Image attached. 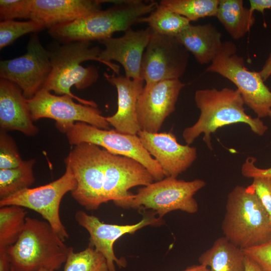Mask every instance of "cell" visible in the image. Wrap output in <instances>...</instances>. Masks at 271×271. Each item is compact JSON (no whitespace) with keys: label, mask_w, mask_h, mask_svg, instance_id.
Masks as SVG:
<instances>
[{"label":"cell","mask_w":271,"mask_h":271,"mask_svg":"<svg viewBox=\"0 0 271 271\" xmlns=\"http://www.w3.org/2000/svg\"><path fill=\"white\" fill-rule=\"evenodd\" d=\"M194 99L200 115L194 124L183 131L182 137L187 145H190L203 134V141L212 150L211 134L232 124H246L259 136H263L268 129L260 118L252 117L245 112L244 100L237 89H199L196 91Z\"/></svg>","instance_id":"1"},{"label":"cell","mask_w":271,"mask_h":271,"mask_svg":"<svg viewBox=\"0 0 271 271\" xmlns=\"http://www.w3.org/2000/svg\"><path fill=\"white\" fill-rule=\"evenodd\" d=\"M155 2L116 1L114 5L75 21L49 29L50 35L63 43L75 41H98L112 37L116 32L131 29L139 19L157 7Z\"/></svg>","instance_id":"2"},{"label":"cell","mask_w":271,"mask_h":271,"mask_svg":"<svg viewBox=\"0 0 271 271\" xmlns=\"http://www.w3.org/2000/svg\"><path fill=\"white\" fill-rule=\"evenodd\" d=\"M90 46L89 41H75L63 43L48 51L52 70L44 88L58 95H69L81 104L97 107L95 102L81 98L71 91L74 86L79 89H85L98 78L95 66L84 67L80 64L82 62L95 60L107 66L99 57L100 48Z\"/></svg>","instance_id":"3"},{"label":"cell","mask_w":271,"mask_h":271,"mask_svg":"<svg viewBox=\"0 0 271 271\" xmlns=\"http://www.w3.org/2000/svg\"><path fill=\"white\" fill-rule=\"evenodd\" d=\"M222 230L225 237L242 249L271 239L270 217L251 185L236 186L228 194Z\"/></svg>","instance_id":"4"},{"label":"cell","mask_w":271,"mask_h":271,"mask_svg":"<svg viewBox=\"0 0 271 271\" xmlns=\"http://www.w3.org/2000/svg\"><path fill=\"white\" fill-rule=\"evenodd\" d=\"M70 248L48 222L29 217L17 241L6 248L15 271L58 270Z\"/></svg>","instance_id":"5"},{"label":"cell","mask_w":271,"mask_h":271,"mask_svg":"<svg viewBox=\"0 0 271 271\" xmlns=\"http://www.w3.org/2000/svg\"><path fill=\"white\" fill-rule=\"evenodd\" d=\"M237 52V47L232 41L223 42L206 71L217 73L234 83L245 104L257 117L268 116L271 110V91L258 72L245 67L244 59Z\"/></svg>","instance_id":"6"},{"label":"cell","mask_w":271,"mask_h":271,"mask_svg":"<svg viewBox=\"0 0 271 271\" xmlns=\"http://www.w3.org/2000/svg\"><path fill=\"white\" fill-rule=\"evenodd\" d=\"M62 132L72 146L82 143L93 144L110 153L137 161L149 171L155 181L166 177L157 161L145 149L138 134L101 129L82 122H75Z\"/></svg>","instance_id":"7"},{"label":"cell","mask_w":271,"mask_h":271,"mask_svg":"<svg viewBox=\"0 0 271 271\" xmlns=\"http://www.w3.org/2000/svg\"><path fill=\"white\" fill-rule=\"evenodd\" d=\"M77 182L71 193L73 199L88 210L104 203V150L88 143L73 146L64 159Z\"/></svg>","instance_id":"8"},{"label":"cell","mask_w":271,"mask_h":271,"mask_svg":"<svg viewBox=\"0 0 271 271\" xmlns=\"http://www.w3.org/2000/svg\"><path fill=\"white\" fill-rule=\"evenodd\" d=\"M205 185L201 179L186 181L166 177L139 189L125 208L151 209L161 218L177 210L194 213L198 206L194 196Z\"/></svg>","instance_id":"9"},{"label":"cell","mask_w":271,"mask_h":271,"mask_svg":"<svg viewBox=\"0 0 271 271\" xmlns=\"http://www.w3.org/2000/svg\"><path fill=\"white\" fill-rule=\"evenodd\" d=\"M64 174L46 185L21 190L0 200V207L16 205L31 209L39 213L65 241L69 234L60 217L61 201L66 194L77 186L74 175L67 166Z\"/></svg>","instance_id":"10"},{"label":"cell","mask_w":271,"mask_h":271,"mask_svg":"<svg viewBox=\"0 0 271 271\" xmlns=\"http://www.w3.org/2000/svg\"><path fill=\"white\" fill-rule=\"evenodd\" d=\"M151 30L141 65V76L145 85L179 79L186 71L189 52L176 37Z\"/></svg>","instance_id":"11"},{"label":"cell","mask_w":271,"mask_h":271,"mask_svg":"<svg viewBox=\"0 0 271 271\" xmlns=\"http://www.w3.org/2000/svg\"><path fill=\"white\" fill-rule=\"evenodd\" d=\"M73 99L67 95H57L42 89L33 97L27 99L32 120L43 118L55 120L56 128L62 132L76 122L109 129L106 117L97 107L76 103Z\"/></svg>","instance_id":"12"},{"label":"cell","mask_w":271,"mask_h":271,"mask_svg":"<svg viewBox=\"0 0 271 271\" xmlns=\"http://www.w3.org/2000/svg\"><path fill=\"white\" fill-rule=\"evenodd\" d=\"M26 49L22 56L0 62V77L16 84L29 99L44 88L52 66L49 51L36 34L31 36Z\"/></svg>","instance_id":"13"},{"label":"cell","mask_w":271,"mask_h":271,"mask_svg":"<svg viewBox=\"0 0 271 271\" xmlns=\"http://www.w3.org/2000/svg\"><path fill=\"white\" fill-rule=\"evenodd\" d=\"M154 180L149 171L137 161L104 150V203L112 201L115 205L125 208L133 196L129 192L130 188L148 185Z\"/></svg>","instance_id":"14"},{"label":"cell","mask_w":271,"mask_h":271,"mask_svg":"<svg viewBox=\"0 0 271 271\" xmlns=\"http://www.w3.org/2000/svg\"><path fill=\"white\" fill-rule=\"evenodd\" d=\"M186 84L171 79L145 85L139 95L137 113L141 130L158 132L176 109L181 90Z\"/></svg>","instance_id":"15"},{"label":"cell","mask_w":271,"mask_h":271,"mask_svg":"<svg viewBox=\"0 0 271 271\" xmlns=\"http://www.w3.org/2000/svg\"><path fill=\"white\" fill-rule=\"evenodd\" d=\"M78 224L85 228L90 235L89 244L93 246L105 258L110 271H116L115 263L119 267H125V259L118 258L113 251V244L125 234H130L148 225L163 223L162 218L154 215L145 216L140 222L130 225H117L105 223L97 217L79 210L75 214Z\"/></svg>","instance_id":"16"},{"label":"cell","mask_w":271,"mask_h":271,"mask_svg":"<svg viewBox=\"0 0 271 271\" xmlns=\"http://www.w3.org/2000/svg\"><path fill=\"white\" fill-rule=\"evenodd\" d=\"M151 33L149 27L138 31L130 29L121 37L101 40L99 42L105 48L101 51L99 57L114 74L119 75V66L111 62L112 60L119 62L123 66L126 77L143 80L141 76L142 62Z\"/></svg>","instance_id":"17"},{"label":"cell","mask_w":271,"mask_h":271,"mask_svg":"<svg viewBox=\"0 0 271 271\" xmlns=\"http://www.w3.org/2000/svg\"><path fill=\"white\" fill-rule=\"evenodd\" d=\"M138 136L148 152L157 161L166 177L177 178L186 171L197 157V149L177 141L173 132H149Z\"/></svg>","instance_id":"18"},{"label":"cell","mask_w":271,"mask_h":271,"mask_svg":"<svg viewBox=\"0 0 271 271\" xmlns=\"http://www.w3.org/2000/svg\"><path fill=\"white\" fill-rule=\"evenodd\" d=\"M106 80L114 86L117 92V109L112 115L106 117L110 125L118 132L138 134L141 130L137 117L138 97L144 88L143 80H134L125 76L104 73Z\"/></svg>","instance_id":"19"},{"label":"cell","mask_w":271,"mask_h":271,"mask_svg":"<svg viewBox=\"0 0 271 271\" xmlns=\"http://www.w3.org/2000/svg\"><path fill=\"white\" fill-rule=\"evenodd\" d=\"M27 99L16 84L0 79V128L16 130L29 137L36 136L38 127L33 123Z\"/></svg>","instance_id":"20"},{"label":"cell","mask_w":271,"mask_h":271,"mask_svg":"<svg viewBox=\"0 0 271 271\" xmlns=\"http://www.w3.org/2000/svg\"><path fill=\"white\" fill-rule=\"evenodd\" d=\"M100 0H32L30 20L49 29L101 10Z\"/></svg>","instance_id":"21"},{"label":"cell","mask_w":271,"mask_h":271,"mask_svg":"<svg viewBox=\"0 0 271 271\" xmlns=\"http://www.w3.org/2000/svg\"><path fill=\"white\" fill-rule=\"evenodd\" d=\"M221 33L210 23L190 25L176 37L200 64L211 63L223 42Z\"/></svg>","instance_id":"22"},{"label":"cell","mask_w":271,"mask_h":271,"mask_svg":"<svg viewBox=\"0 0 271 271\" xmlns=\"http://www.w3.org/2000/svg\"><path fill=\"white\" fill-rule=\"evenodd\" d=\"M245 257L242 249L223 236L217 239L198 260L200 264L209 267V271H245Z\"/></svg>","instance_id":"23"},{"label":"cell","mask_w":271,"mask_h":271,"mask_svg":"<svg viewBox=\"0 0 271 271\" xmlns=\"http://www.w3.org/2000/svg\"><path fill=\"white\" fill-rule=\"evenodd\" d=\"M216 17L234 40H239L254 24V12L245 8L242 0H220Z\"/></svg>","instance_id":"24"},{"label":"cell","mask_w":271,"mask_h":271,"mask_svg":"<svg viewBox=\"0 0 271 271\" xmlns=\"http://www.w3.org/2000/svg\"><path fill=\"white\" fill-rule=\"evenodd\" d=\"M35 163L36 160L31 159L24 160L18 167L0 169V200L29 188L34 184Z\"/></svg>","instance_id":"25"},{"label":"cell","mask_w":271,"mask_h":271,"mask_svg":"<svg viewBox=\"0 0 271 271\" xmlns=\"http://www.w3.org/2000/svg\"><path fill=\"white\" fill-rule=\"evenodd\" d=\"M139 23H146L153 31L167 36L176 37L190 24L185 17L160 4L147 17L140 18Z\"/></svg>","instance_id":"26"},{"label":"cell","mask_w":271,"mask_h":271,"mask_svg":"<svg viewBox=\"0 0 271 271\" xmlns=\"http://www.w3.org/2000/svg\"><path fill=\"white\" fill-rule=\"evenodd\" d=\"M27 212L16 205L0 207V248L14 244L25 225Z\"/></svg>","instance_id":"27"},{"label":"cell","mask_w":271,"mask_h":271,"mask_svg":"<svg viewBox=\"0 0 271 271\" xmlns=\"http://www.w3.org/2000/svg\"><path fill=\"white\" fill-rule=\"evenodd\" d=\"M220 0H162L160 3L190 22L216 17Z\"/></svg>","instance_id":"28"},{"label":"cell","mask_w":271,"mask_h":271,"mask_svg":"<svg viewBox=\"0 0 271 271\" xmlns=\"http://www.w3.org/2000/svg\"><path fill=\"white\" fill-rule=\"evenodd\" d=\"M63 271H110L104 256L93 246L79 252L71 247Z\"/></svg>","instance_id":"29"},{"label":"cell","mask_w":271,"mask_h":271,"mask_svg":"<svg viewBox=\"0 0 271 271\" xmlns=\"http://www.w3.org/2000/svg\"><path fill=\"white\" fill-rule=\"evenodd\" d=\"M45 28L39 22L30 20L25 22L15 20L0 23V49L12 44L20 37L29 33L37 32Z\"/></svg>","instance_id":"30"},{"label":"cell","mask_w":271,"mask_h":271,"mask_svg":"<svg viewBox=\"0 0 271 271\" xmlns=\"http://www.w3.org/2000/svg\"><path fill=\"white\" fill-rule=\"evenodd\" d=\"M23 161L14 139L7 131L0 130V169L18 167Z\"/></svg>","instance_id":"31"},{"label":"cell","mask_w":271,"mask_h":271,"mask_svg":"<svg viewBox=\"0 0 271 271\" xmlns=\"http://www.w3.org/2000/svg\"><path fill=\"white\" fill-rule=\"evenodd\" d=\"M32 0H1L0 19H30Z\"/></svg>","instance_id":"32"},{"label":"cell","mask_w":271,"mask_h":271,"mask_svg":"<svg viewBox=\"0 0 271 271\" xmlns=\"http://www.w3.org/2000/svg\"><path fill=\"white\" fill-rule=\"evenodd\" d=\"M243 250L263 271H271V239L262 244Z\"/></svg>","instance_id":"33"},{"label":"cell","mask_w":271,"mask_h":271,"mask_svg":"<svg viewBox=\"0 0 271 271\" xmlns=\"http://www.w3.org/2000/svg\"><path fill=\"white\" fill-rule=\"evenodd\" d=\"M251 186L271 220V179L265 177L255 178L253 179Z\"/></svg>","instance_id":"34"},{"label":"cell","mask_w":271,"mask_h":271,"mask_svg":"<svg viewBox=\"0 0 271 271\" xmlns=\"http://www.w3.org/2000/svg\"><path fill=\"white\" fill-rule=\"evenodd\" d=\"M256 159L253 157L247 158L242 164L241 172L243 176L248 178L265 177L271 179V168L261 169L255 166Z\"/></svg>","instance_id":"35"},{"label":"cell","mask_w":271,"mask_h":271,"mask_svg":"<svg viewBox=\"0 0 271 271\" xmlns=\"http://www.w3.org/2000/svg\"><path fill=\"white\" fill-rule=\"evenodd\" d=\"M249 10L263 14L265 10L271 9V0H249Z\"/></svg>","instance_id":"36"},{"label":"cell","mask_w":271,"mask_h":271,"mask_svg":"<svg viewBox=\"0 0 271 271\" xmlns=\"http://www.w3.org/2000/svg\"><path fill=\"white\" fill-rule=\"evenodd\" d=\"M11 264L6 248H0V271H11Z\"/></svg>","instance_id":"37"},{"label":"cell","mask_w":271,"mask_h":271,"mask_svg":"<svg viewBox=\"0 0 271 271\" xmlns=\"http://www.w3.org/2000/svg\"><path fill=\"white\" fill-rule=\"evenodd\" d=\"M258 72L264 81L271 76V53Z\"/></svg>","instance_id":"38"},{"label":"cell","mask_w":271,"mask_h":271,"mask_svg":"<svg viewBox=\"0 0 271 271\" xmlns=\"http://www.w3.org/2000/svg\"><path fill=\"white\" fill-rule=\"evenodd\" d=\"M245 271H263L260 266L252 259L245 255Z\"/></svg>","instance_id":"39"},{"label":"cell","mask_w":271,"mask_h":271,"mask_svg":"<svg viewBox=\"0 0 271 271\" xmlns=\"http://www.w3.org/2000/svg\"><path fill=\"white\" fill-rule=\"evenodd\" d=\"M181 271H209L208 268L203 264L193 265Z\"/></svg>","instance_id":"40"},{"label":"cell","mask_w":271,"mask_h":271,"mask_svg":"<svg viewBox=\"0 0 271 271\" xmlns=\"http://www.w3.org/2000/svg\"><path fill=\"white\" fill-rule=\"evenodd\" d=\"M11 271H15V270L13 269V268L11 267ZM39 271H55V270H54L53 269L43 268V269H41L39 270Z\"/></svg>","instance_id":"41"},{"label":"cell","mask_w":271,"mask_h":271,"mask_svg":"<svg viewBox=\"0 0 271 271\" xmlns=\"http://www.w3.org/2000/svg\"><path fill=\"white\" fill-rule=\"evenodd\" d=\"M268 116L270 118L271 120V110L268 112Z\"/></svg>","instance_id":"42"}]
</instances>
